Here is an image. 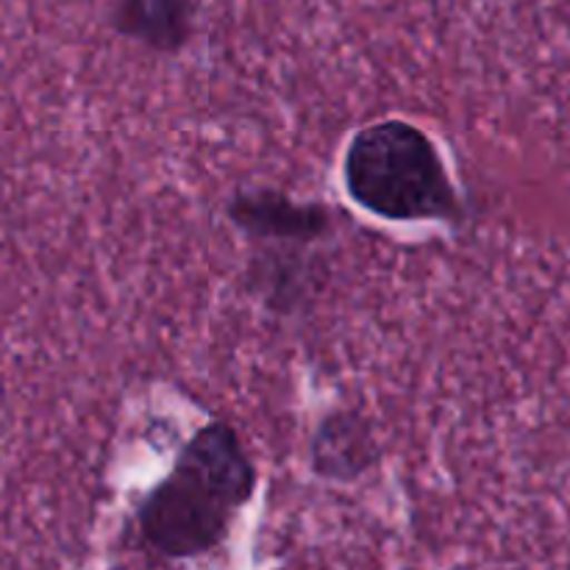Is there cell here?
Here are the masks:
<instances>
[{"mask_svg":"<svg viewBox=\"0 0 570 570\" xmlns=\"http://www.w3.org/2000/svg\"><path fill=\"white\" fill-rule=\"evenodd\" d=\"M256 471L226 423L200 429L139 507V529L154 551L189 560L223 543L234 515L250 501Z\"/></svg>","mask_w":570,"mask_h":570,"instance_id":"1","label":"cell"},{"mask_svg":"<svg viewBox=\"0 0 570 570\" xmlns=\"http://www.w3.org/2000/svg\"><path fill=\"white\" fill-rule=\"evenodd\" d=\"M376 462V443L365 421L351 412H334L312 438V468L323 479L351 482Z\"/></svg>","mask_w":570,"mask_h":570,"instance_id":"4","label":"cell"},{"mask_svg":"<svg viewBox=\"0 0 570 570\" xmlns=\"http://www.w3.org/2000/svg\"><path fill=\"white\" fill-rule=\"evenodd\" d=\"M228 217L250 237L276 239H309L328 232V212L317 204H295L293 198L271 189L239 193L228 204Z\"/></svg>","mask_w":570,"mask_h":570,"instance_id":"3","label":"cell"},{"mask_svg":"<svg viewBox=\"0 0 570 570\" xmlns=\"http://www.w3.org/2000/svg\"><path fill=\"white\" fill-rule=\"evenodd\" d=\"M348 195L384 220H445L456 193L432 139L404 120H382L351 139L345 154Z\"/></svg>","mask_w":570,"mask_h":570,"instance_id":"2","label":"cell"},{"mask_svg":"<svg viewBox=\"0 0 570 570\" xmlns=\"http://www.w3.org/2000/svg\"><path fill=\"white\" fill-rule=\"evenodd\" d=\"M115 28L156 50H176L193 28L189 0H117Z\"/></svg>","mask_w":570,"mask_h":570,"instance_id":"5","label":"cell"}]
</instances>
